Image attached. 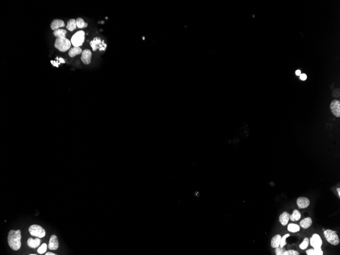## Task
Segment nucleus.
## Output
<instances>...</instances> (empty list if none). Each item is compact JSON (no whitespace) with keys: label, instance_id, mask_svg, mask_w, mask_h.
Wrapping results in <instances>:
<instances>
[{"label":"nucleus","instance_id":"6ab92c4d","mask_svg":"<svg viewBox=\"0 0 340 255\" xmlns=\"http://www.w3.org/2000/svg\"><path fill=\"white\" fill-rule=\"evenodd\" d=\"M76 27H77L76 23V20L75 19H70L67 22L66 26L67 29L71 32H72L76 29Z\"/></svg>","mask_w":340,"mask_h":255},{"label":"nucleus","instance_id":"f03ea898","mask_svg":"<svg viewBox=\"0 0 340 255\" xmlns=\"http://www.w3.org/2000/svg\"><path fill=\"white\" fill-rule=\"evenodd\" d=\"M71 46V41L67 38H57L55 40L54 46L61 52H65L68 50Z\"/></svg>","mask_w":340,"mask_h":255},{"label":"nucleus","instance_id":"a878e982","mask_svg":"<svg viewBox=\"0 0 340 255\" xmlns=\"http://www.w3.org/2000/svg\"><path fill=\"white\" fill-rule=\"evenodd\" d=\"M47 248H48L47 244H43L41 245L40 247H39L38 248L37 252L39 254H44V253H46V251L47 250Z\"/></svg>","mask_w":340,"mask_h":255},{"label":"nucleus","instance_id":"393cba45","mask_svg":"<svg viewBox=\"0 0 340 255\" xmlns=\"http://www.w3.org/2000/svg\"><path fill=\"white\" fill-rule=\"evenodd\" d=\"M290 236V234H287L284 235L283 237H281V242H280V246L281 248H283L284 246H285L287 244V242H286V239L287 238H288Z\"/></svg>","mask_w":340,"mask_h":255},{"label":"nucleus","instance_id":"0eeeda50","mask_svg":"<svg viewBox=\"0 0 340 255\" xmlns=\"http://www.w3.org/2000/svg\"><path fill=\"white\" fill-rule=\"evenodd\" d=\"M310 244L314 248H321L323 242L319 235L314 234L310 237Z\"/></svg>","mask_w":340,"mask_h":255},{"label":"nucleus","instance_id":"5701e85b","mask_svg":"<svg viewBox=\"0 0 340 255\" xmlns=\"http://www.w3.org/2000/svg\"><path fill=\"white\" fill-rule=\"evenodd\" d=\"M76 26L78 29H84V28L87 27L88 26V23H85L84 19L82 18H80V17H78L76 19Z\"/></svg>","mask_w":340,"mask_h":255},{"label":"nucleus","instance_id":"f257e3e1","mask_svg":"<svg viewBox=\"0 0 340 255\" xmlns=\"http://www.w3.org/2000/svg\"><path fill=\"white\" fill-rule=\"evenodd\" d=\"M21 230H10L8 235V243L10 248L14 251L19 250L21 247Z\"/></svg>","mask_w":340,"mask_h":255},{"label":"nucleus","instance_id":"c85d7f7f","mask_svg":"<svg viewBox=\"0 0 340 255\" xmlns=\"http://www.w3.org/2000/svg\"><path fill=\"white\" fill-rule=\"evenodd\" d=\"M306 78H307V76H306V74L303 73V74H301L300 75V79L302 81H305L306 79Z\"/></svg>","mask_w":340,"mask_h":255},{"label":"nucleus","instance_id":"7c9ffc66","mask_svg":"<svg viewBox=\"0 0 340 255\" xmlns=\"http://www.w3.org/2000/svg\"><path fill=\"white\" fill-rule=\"evenodd\" d=\"M295 74L297 75H300L301 74V71H300V70H297L296 71Z\"/></svg>","mask_w":340,"mask_h":255},{"label":"nucleus","instance_id":"ddd939ff","mask_svg":"<svg viewBox=\"0 0 340 255\" xmlns=\"http://www.w3.org/2000/svg\"><path fill=\"white\" fill-rule=\"evenodd\" d=\"M290 214L286 211L283 212L282 214L280 215L279 217V221L282 224V225L283 226L287 225L290 219Z\"/></svg>","mask_w":340,"mask_h":255},{"label":"nucleus","instance_id":"b1692460","mask_svg":"<svg viewBox=\"0 0 340 255\" xmlns=\"http://www.w3.org/2000/svg\"><path fill=\"white\" fill-rule=\"evenodd\" d=\"M309 243H310V242H309V239L308 238V237L304 238L302 242L299 245V248L302 250H306V248L308 247Z\"/></svg>","mask_w":340,"mask_h":255},{"label":"nucleus","instance_id":"f8f14e48","mask_svg":"<svg viewBox=\"0 0 340 255\" xmlns=\"http://www.w3.org/2000/svg\"><path fill=\"white\" fill-rule=\"evenodd\" d=\"M64 27H65V23H64V21H62L61 19H54L50 24V28L52 30H54V31L58 30L60 28Z\"/></svg>","mask_w":340,"mask_h":255},{"label":"nucleus","instance_id":"39448f33","mask_svg":"<svg viewBox=\"0 0 340 255\" xmlns=\"http://www.w3.org/2000/svg\"><path fill=\"white\" fill-rule=\"evenodd\" d=\"M29 232L32 236L38 238H43L46 235V231L40 225H33L29 228Z\"/></svg>","mask_w":340,"mask_h":255},{"label":"nucleus","instance_id":"aec40b11","mask_svg":"<svg viewBox=\"0 0 340 255\" xmlns=\"http://www.w3.org/2000/svg\"><path fill=\"white\" fill-rule=\"evenodd\" d=\"M306 254L308 255H323V252L321 250V248H310L306 251Z\"/></svg>","mask_w":340,"mask_h":255},{"label":"nucleus","instance_id":"423d86ee","mask_svg":"<svg viewBox=\"0 0 340 255\" xmlns=\"http://www.w3.org/2000/svg\"><path fill=\"white\" fill-rule=\"evenodd\" d=\"M90 46L93 51H95L97 49H99L101 50H105L107 48V44L104 43V40L101 41V38L95 37L92 41L90 42Z\"/></svg>","mask_w":340,"mask_h":255},{"label":"nucleus","instance_id":"412c9836","mask_svg":"<svg viewBox=\"0 0 340 255\" xmlns=\"http://www.w3.org/2000/svg\"><path fill=\"white\" fill-rule=\"evenodd\" d=\"M301 213L298 210L295 209L290 216V219L293 221H299L301 218Z\"/></svg>","mask_w":340,"mask_h":255},{"label":"nucleus","instance_id":"bb28decb","mask_svg":"<svg viewBox=\"0 0 340 255\" xmlns=\"http://www.w3.org/2000/svg\"><path fill=\"white\" fill-rule=\"evenodd\" d=\"M286 251V249L284 247L281 248V246H278L276 248L275 253L276 255H283V254Z\"/></svg>","mask_w":340,"mask_h":255},{"label":"nucleus","instance_id":"f704fd0d","mask_svg":"<svg viewBox=\"0 0 340 255\" xmlns=\"http://www.w3.org/2000/svg\"><path fill=\"white\" fill-rule=\"evenodd\" d=\"M50 62H51V64H52V65H53V63H54V61H50Z\"/></svg>","mask_w":340,"mask_h":255},{"label":"nucleus","instance_id":"2eb2a0df","mask_svg":"<svg viewBox=\"0 0 340 255\" xmlns=\"http://www.w3.org/2000/svg\"><path fill=\"white\" fill-rule=\"evenodd\" d=\"M313 223V221L312 219L310 217H306L305 219H303L302 220H301L300 222V225L301 228L304 229H306L310 228V225H312Z\"/></svg>","mask_w":340,"mask_h":255},{"label":"nucleus","instance_id":"cd10ccee","mask_svg":"<svg viewBox=\"0 0 340 255\" xmlns=\"http://www.w3.org/2000/svg\"><path fill=\"white\" fill-rule=\"evenodd\" d=\"M299 253L296 251H294V250H289V251H286L284 254L283 255H299Z\"/></svg>","mask_w":340,"mask_h":255},{"label":"nucleus","instance_id":"c9c22d12","mask_svg":"<svg viewBox=\"0 0 340 255\" xmlns=\"http://www.w3.org/2000/svg\"><path fill=\"white\" fill-rule=\"evenodd\" d=\"M37 255V254H30V255Z\"/></svg>","mask_w":340,"mask_h":255},{"label":"nucleus","instance_id":"7ed1b4c3","mask_svg":"<svg viewBox=\"0 0 340 255\" xmlns=\"http://www.w3.org/2000/svg\"><path fill=\"white\" fill-rule=\"evenodd\" d=\"M323 234L325 239L329 244L333 246H337L340 244V239L335 231L327 229L324 231Z\"/></svg>","mask_w":340,"mask_h":255},{"label":"nucleus","instance_id":"f3484780","mask_svg":"<svg viewBox=\"0 0 340 255\" xmlns=\"http://www.w3.org/2000/svg\"><path fill=\"white\" fill-rule=\"evenodd\" d=\"M82 52V50L80 47L74 46L73 48H71L70 50H69L68 55L70 57L73 58L76 55H80Z\"/></svg>","mask_w":340,"mask_h":255},{"label":"nucleus","instance_id":"a211bd4d","mask_svg":"<svg viewBox=\"0 0 340 255\" xmlns=\"http://www.w3.org/2000/svg\"><path fill=\"white\" fill-rule=\"evenodd\" d=\"M67 33L66 30L64 29H58V30L54 31L53 32V35L56 38H66V34Z\"/></svg>","mask_w":340,"mask_h":255},{"label":"nucleus","instance_id":"c756f323","mask_svg":"<svg viewBox=\"0 0 340 255\" xmlns=\"http://www.w3.org/2000/svg\"><path fill=\"white\" fill-rule=\"evenodd\" d=\"M60 63H61L60 62L59 63V62H58V61L56 62L55 61H54V63H53V65H54V66H55V67H59V65L60 64Z\"/></svg>","mask_w":340,"mask_h":255},{"label":"nucleus","instance_id":"9d476101","mask_svg":"<svg viewBox=\"0 0 340 255\" xmlns=\"http://www.w3.org/2000/svg\"><path fill=\"white\" fill-rule=\"evenodd\" d=\"M296 202L298 207L299 208V209L306 208L308 207V206L310 204V201L309 200V199L306 197H299L297 199Z\"/></svg>","mask_w":340,"mask_h":255},{"label":"nucleus","instance_id":"1a4fd4ad","mask_svg":"<svg viewBox=\"0 0 340 255\" xmlns=\"http://www.w3.org/2000/svg\"><path fill=\"white\" fill-rule=\"evenodd\" d=\"M92 52L91 50L86 49L82 51L81 60L86 65L90 64L91 62Z\"/></svg>","mask_w":340,"mask_h":255},{"label":"nucleus","instance_id":"72a5a7b5","mask_svg":"<svg viewBox=\"0 0 340 255\" xmlns=\"http://www.w3.org/2000/svg\"><path fill=\"white\" fill-rule=\"evenodd\" d=\"M337 191H338V195H339V197H340V188H338V189H337Z\"/></svg>","mask_w":340,"mask_h":255},{"label":"nucleus","instance_id":"dca6fc26","mask_svg":"<svg viewBox=\"0 0 340 255\" xmlns=\"http://www.w3.org/2000/svg\"><path fill=\"white\" fill-rule=\"evenodd\" d=\"M281 237L280 234L276 235L272 237L271 241V246L272 248H276L280 246Z\"/></svg>","mask_w":340,"mask_h":255},{"label":"nucleus","instance_id":"6e6552de","mask_svg":"<svg viewBox=\"0 0 340 255\" xmlns=\"http://www.w3.org/2000/svg\"><path fill=\"white\" fill-rule=\"evenodd\" d=\"M330 108L331 113L337 117H340V101L339 100H334L331 102Z\"/></svg>","mask_w":340,"mask_h":255},{"label":"nucleus","instance_id":"9b49d317","mask_svg":"<svg viewBox=\"0 0 340 255\" xmlns=\"http://www.w3.org/2000/svg\"><path fill=\"white\" fill-rule=\"evenodd\" d=\"M59 248V242L57 237L55 235H52L49 240L48 248L50 250H56Z\"/></svg>","mask_w":340,"mask_h":255},{"label":"nucleus","instance_id":"473e14b6","mask_svg":"<svg viewBox=\"0 0 340 255\" xmlns=\"http://www.w3.org/2000/svg\"><path fill=\"white\" fill-rule=\"evenodd\" d=\"M45 255H57V254H54V253H51V252H48V253H46V254H45Z\"/></svg>","mask_w":340,"mask_h":255},{"label":"nucleus","instance_id":"4be33fe9","mask_svg":"<svg viewBox=\"0 0 340 255\" xmlns=\"http://www.w3.org/2000/svg\"><path fill=\"white\" fill-rule=\"evenodd\" d=\"M288 230L290 232H297L300 231V226L295 223H290L288 225Z\"/></svg>","mask_w":340,"mask_h":255},{"label":"nucleus","instance_id":"4468645a","mask_svg":"<svg viewBox=\"0 0 340 255\" xmlns=\"http://www.w3.org/2000/svg\"><path fill=\"white\" fill-rule=\"evenodd\" d=\"M40 242L41 240L38 237L35 239H32V238H29L27 240V244L31 248H35L40 246Z\"/></svg>","mask_w":340,"mask_h":255},{"label":"nucleus","instance_id":"2f4dec72","mask_svg":"<svg viewBox=\"0 0 340 255\" xmlns=\"http://www.w3.org/2000/svg\"><path fill=\"white\" fill-rule=\"evenodd\" d=\"M59 61L60 62V63H65V61H64V60H63V59L62 58H60Z\"/></svg>","mask_w":340,"mask_h":255},{"label":"nucleus","instance_id":"20e7f679","mask_svg":"<svg viewBox=\"0 0 340 255\" xmlns=\"http://www.w3.org/2000/svg\"><path fill=\"white\" fill-rule=\"evenodd\" d=\"M85 39V33L84 31L76 32L71 38V43L75 47H80L82 45Z\"/></svg>","mask_w":340,"mask_h":255}]
</instances>
